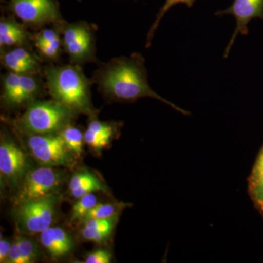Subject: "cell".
<instances>
[{
  "label": "cell",
  "instance_id": "cb8c5ba5",
  "mask_svg": "<svg viewBox=\"0 0 263 263\" xmlns=\"http://www.w3.org/2000/svg\"><path fill=\"white\" fill-rule=\"evenodd\" d=\"M36 46L41 45H54L60 46V40L57 32L51 29H43L38 34L35 40Z\"/></svg>",
  "mask_w": 263,
  "mask_h": 263
},
{
  "label": "cell",
  "instance_id": "83f0119b",
  "mask_svg": "<svg viewBox=\"0 0 263 263\" xmlns=\"http://www.w3.org/2000/svg\"><path fill=\"white\" fill-rule=\"evenodd\" d=\"M12 243L9 240L1 238L0 240V262H8V254H9Z\"/></svg>",
  "mask_w": 263,
  "mask_h": 263
},
{
  "label": "cell",
  "instance_id": "d6986e66",
  "mask_svg": "<svg viewBox=\"0 0 263 263\" xmlns=\"http://www.w3.org/2000/svg\"><path fill=\"white\" fill-rule=\"evenodd\" d=\"M119 207L113 204H97L93 209L87 213L83 221L89 220L91 219H106L115 217L119 214Z\"/></svg>",
  "mask_w": 263,
  "mask_h": 263
},
{
  "label": "cell",
  "instance_id": "4fadbf2b",
  "mask_svg": "<svg viewBox=\"0 0 263 263\" xmlns=\"http://www.w3.org/2000/svg\"><path fill=\"white\" fill-rule=\"evenodd\" d=\"M69 190L72 196L77 199L95 191L108 192L106 186L95 175L85 171L76 173L72 176Z\"/></svg>",
  "mask_w": 263,
  "mask_h": 263
},
{
  "label": "cell",
  "instance_id": "d4e9b609",
  "mask_svg": "<svg viewBox=\"0 0 263 263\" xmlns=\"http://www.w3.org/2000/svg\"><path fill=\"white\" fill-rule=\"evenodd\" d=\"M112 255L106 249H98L86 256L85 262L86 263H110Z\"/></svg>",
  "mask_w": 263,
  "mask_h": 263
},
{
  "label": "cell",
  "instance_id": "4316f807",
  "mask_svg": "<svg viewBox=\"0 0 263 263\" xmlns=\"http://www.w3.org/2000/svg\"><path fill=\"white\" fill-rule=\"evenodd\" d=\"M8 262L25 263L16 240L12 243L11 248H10L9 254H8Z\"/></svg>",
  "mask_w": 263,
  "mask_h": 263
},
{
  "label": "cell",
  "instance_id": "5b68a950",
  "mask_svg": "<svg viewBox=\"0 0 263 263\" xmlns=\"http://www.w3.org/2000/svg\"><path fill=\"white\" fill-rule=\"evenodd\" d=\"M27 145L31 155L45 167H72L75 155L67 146L59 134L29 135Z\"/></svg>",
  "mask_w": 263,
  "mask_h": 263
},
{
  "label": "cell",
  "instance_id": "52a82bcc",
  "mask_svg": "<svg viewBox=\"0 0 263 263\" xmlns=\"http://www.w3.org/2000/svg\"><path fill=\"white\" fill-rule=\"evenodd\" d=\"M8 6L19 19L33 25L55 22L61 18L56 0H9Z\"/></svg>",
  "mask_w": 263,
  "mask_h": 263
},
{
  "label": "cell",
  "instance_id": "3957f363",
  "mask_svg": "<svg viewBox=\"0 0 263 263\" xmlns=\"http://www.w3.org/2000/svg\"><path fill=\"white\" fill-rule=\"evenodd\" d=\"M73 113L59 102H35L19 119L18 125L29 135L56 134L68 125Z\"/></svg>",
  "mask_w": 263,
  "mask_h": 263
},
{
  "label": "cell",
  "instance_id": "f1b7e54d",
  "mask_svg": "<svg viewBox=\"0 0 263 263\" xmlns=\"http://www.w3.org/2000/svg\"><path fill=\"white\" fill-rule=\"evenodd\" d=\"M252 175H263V148L254 164Z\"/></svg>",
  "mask_w": 263,
  "mask_h": 263
},
{
  "label": "cell",
  "instance_id": "603a6c76",
  "mask_svg": "<svg viewBox=\"0 0 263 263\" xmlns=\"http://www.w3.org/2000/svg\"><path fill=\"white\" fill-rule=\"evenodd\" d=\"M111 138L97 134L91 129H87L84 133V142L94 150L100 151L108 146Z\"/></svg>",
  "mask_w": 263,
  "mask_h": 263
},
{
  "label": "cell",
  "instance_id": "ac0fdd59",
  "mask_svg": "<svg viewBox=\"0 0 263 263\" xmlns=\"http://www.w3.org/2000/svg\"><path fill=\"white\" fill-rule=\"evenodd\" d=\"M195 1H196V0H165V3L162 5L160 11H159L158 14H157V17H156L155 22H154L153 25L151 27L148 35H147L146 47H148V46H150L151 41H152V37H154V34H155V31L157 30L161 20H162L164 15L166 14V13H167L172 7L175 6L176 5L182 3V4L186 5L188 8H192Z\"/></svg>",
  "mask_w": 263,
  "mask_h": 263
},
{
  "label": "cell",
  "instance_id": "30bf717a",
  "mask_svg": "<svg viewBox=\"0 0 263 263\" xmlns=\"http://www.w3.org/2000/svg\"><path fill=\"white\" fill-rule=\"evenodd\" d=\"M63 45L73 62H84L92 58V35L89 27L85 24L66 26L63 29Z\"/></svg>",
  "mask_w": 263,
  "mask_h": 263
},
{
  "label": "cell",
  "instance_id": "7a4b0ae2",
  "mask_svg": "<svg viewBox=\"0 0 263 263\" xmlns=\"http://www.w3.org/2000/svg\"><path fill=\"white\" fill-rule=\"evenodd\" d=\"M48 89L55 101L62 103L74 113L93 115L89 81L76 66L51 67L46 70Z\"/></svg>",
  "mask_w": 263,
  "mask_h": 263
},
{
  "label": "cell",
  "instance_id": "ffe728a7",
  "mask_svg": "<svg viewBox=\"0 0 263 263\" xmlns=\"http://www.w3.org/2000/svg\"><path fill=\"white\" fill-rule=\"evenodd\" d=\"M115 226L103 227V228H90L84 227L81 234L85 240L100 243L108 239Z\"/></svg>",
  "mask_w": 263,
  "mask_h": 263
},
{
  "label": "cell",
  "instance_id": "44dd1931",
  "mask_svg": "<svg viewBox=\"0 0 263 263\" xmlns=\"http://www.w3.org/2000/svg\"><path fill=\"white\" fill-rule=\"evenodd\" d=\"M16 240L25 263L35 262L39 254L35 242L26 237H20Z\"/></svg>",
  "mask_w": 263,
  "mask_h": 263
},
{
  "label": "cell",
  "instance_id": "9a60e30c",
  "mask_svg": "<svg viewBox=\"0 0 263 263\" xmlns=\"http://www.w3.org/2000/svg\"><path fill=\"white\" fill-rule=\"evenodd\" d=\"M2 100L8 107L22 105L21 74L10 72L4 76Z\"/></svg>",
  "mask_w": 263,
  "mask_h": 263
},
{
  "label": "cell",
  "instance_id": "2e32d148",
  "mask_svg": "<svg viewBox=\"0 0 263 263\" xmlns=\"http://www.w3.org/2000/svg\"><path fill=\"white\" fill-rule=\"evenodd\" d=\"M64 142L66 146L69 148L78 157H81L83 152V143L84 141V135L80 129L72 127L70 125L66 126L58 133Z\"/></svg>",
  "mask_w": 263,
  "mask_h": 263
},
{
  "label": "cell",
  "instance_id": "8fae6325",
  "mask_svg": "<svg viewBox=\"0 0 263 263\" xmlns=\"http://www.w3.org/2000/svg\"><path fill=\"white\" fill-rule=\"evenodd\" d=\"M41 245L47 250L52 258L57 259L70 253L74 241L65 230L58 227H50L40 235Z\"/></svg>",
  "mask_w": 263,
  "mask_h": 263
},
{
  "label": "cell",
  "instance_id": "f546056e",
  "mask_svg": "<svg viewBox=\"0 0 263 263\" xmlns=\"http://www.w3.org/2000/svg\"><path fill=\"white\" fill-rule=\"evenodd\" d=\"M261 209H262V212H263V208H261Z\"/></svg>",
  "mask_w": 263,
  "mask_h": 263
},
{
  "label": "cell",
  "instance_id": "ba28073f",
  "mask_svg": "<svg viewBox=\"0 0 263 263\" xmlns=\"http://www.w3.org/2000/svg\"><path fill=\"white\" fill-rule=\"evenodd\" d=\"M27 159L16 144L2 137L0 143V172L10 186L18 188L27 174Z\"/></svg>",
  "mask_w": 263,
  "mask_h": 263
},
{
  "label": "cell",
  "instance_id": "277c9868",
  "mask_svg": "<svg viewBox=\"0 0 263 263\" xmlns=\"http://www.w3.org/2000/svg\"><path fill=\"white\" fill-rule=\"evenodd\" d=\"M60 198L61 195L56 192L18 205L15 218L19 231L24 235H33L50 228L56 217Z\"/></svg>",
  "mask_w": 263,
  "mask_h": 263
},
{
  "label": "cell",
  "instance_id": "5bb4252c",
  "mask_svg": "<svg viewBox=\"0 0 263 263\" xmlns=\"http://www.w3.org/2000/svg\"><path fill=\"white\" fill-rule=\"evenodd\" d=\"M28 39L23 27L12 19L3 18L0 22V45L4 46H22Z\"/></svg>",
  "mask_w": 263,
  "mask_h": 263
},
{
  "label": "cell",
  "instance_id": "7c38bea8",
  "mask_svg": "<svg viewBox=\"0 0 263 263\" xmlns=\"http://www.w3.org/2000/svg\"><path fill=\"white\" fill-rule=\"evenodd\" d=\"M2 62L10 72L24 75H32L39 70L37 60L27 50L15 48L2 55Z\"/></svg>",
  "mask_w": 263,
  "mask_h": 263
},
{
  "label": "cell",
  "instance_id": "484cf974",
  "mask_svg": "<svg viewBox=\"0 0 263 263\" xmlns=\"http://www.w3.org/2000/svg\"><path fill=\"white\" fill-rule=\"evenodd\" d=\"M88 129L95 132L97 134L108 137L111 138L114 135V128L105 123L99 122L98 120H93L89 123Z\"/></svg>",
  "mask_w": 263,
  "mask_h": 263
},
{
  "label": "cell",
  "instance_id": "e0dca14e",
  "mask_svg": "<svg viewBox=\"0 0 263 263\" xmlns=\"http://www.w3.org/2000/svg\"><path fill=\"white\" fill-rule=\"evenodd\" d=\"M98 204V198L95 194L89 193L79 198L72 207L71 220L83 219L87 213Z\"/></svg>",
  "mask_w": 263,
  "mask_h": 263
},
{
  "label": "cell",
  "instance_id": "7402d4cb",
  "mask_svg": "<svg viewBox=\"0 0 263 263\" xmlns=\"http://www.w3.org/2000/svg\"><path fill=\"white\" fill-rule=\"evenodd\" d=\"M249 192L254 201L259 208H263V175H251Z\"/></svg>",
  "mask_w": 263,
  "mask_h": 263
},
{
  "label": "cell",
  "instance_id": "8992f818",
  "mask_svg": "<svg viewBox=\"0 0 263 263\" xmlns=\"http://www.w3.org/2000/svg\"><path fill=\"white\" fill-rule=\"evenodd\" d=\"M62 181L61 171L52 167L43 166L29 171L18 186L15 197V205L18 206L24 202L56 193Z\"/></svg>",
  "mask_w": 263,
  "mask_h": 263
},
{
  "label": "cell",
  "instance_id": "9c48e42d",
  "mask_svg": "<svg viewBox=\"0 0 263 263\" xmlns=\"http://www.w3.org/2000/svg\"><path fill=\"white\" fill-rule=\"evenodd\" d=\"M216 15H231L236 20V27L224 51V58L229 54L230 49L238 34L247 35V26L254 18L263 19V0H234L233 4L226 10H219Z\"/></svg>",
  "mask_w": 263,
  "mask_h": 263
},
{
  "label": "cell",
  "instance_id": "6da1fadb",
  "mask_svg": "<svg viewBox=\"0 0 263 263\" xmlns=\"http://www.w3.org/2000/svg\"><path fill=\"white\" fill-rule=\"evenodd\" d=\"M99 84L105 94L117 100L133 102L141 98H152L167 104L179 113L190 114L152 89L143 58L138 54L110 62L100 72Z\"/></svg>",
  "mask_w": 263,
  "mask_h": 263
}]
</instances>
